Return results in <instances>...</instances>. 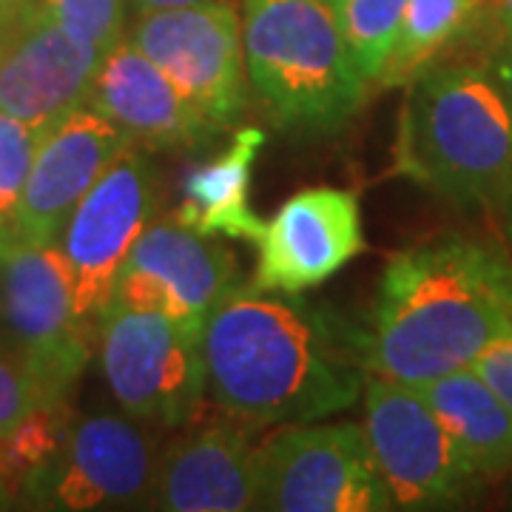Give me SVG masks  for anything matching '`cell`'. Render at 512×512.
I'll return each instance as SVG.
<instances>
[{"label":"cell","mask_w":512,"mask_h":512,"mask_svg":"<svg viewBox=\"0 0 512 512\" xmlns=\"http://www.w3.org/2000/svg\"><path fill=\"white\" fill-rule=\"evenodd\" d=\"M202 356L211 404L256 430L328 419L365 387L359 342L296 293L245 282L208 313Z\"/></svg>","instance_id":"1"},{"label":"cell","mask_w":512,"mask_h":512,"mask_svg":"<svg viewBox=\"0 0 512 512\" xmlns=\"http://www.w3.org/2000/svg\"><path fill=\"white\" fill-rule=\"evenodd\" d=\"M507 333L510 254L487 239L444 234L390 256L359 356L367 373L419 387L473 367Z\"/></svg>","instance_id":"2"},{"label":"cell","mask_w":512,"mask_h":512,"mask_svg":"<svg viewBox=\"0 0 512 512\" xmlns=\"http://www.w3.org/2000/svg\"><path fill=\"white\" fill-rule=\"evenodd\" d=\"M396 174L461 208L512 188V106L487 66L430 63L404 86Z\"/></svg>","instance_id":"3"},{"label":"cell","mask_w":512,"mask_h":512,"mask_svg":"<svg viewBox=\"0 0 512 512\" xmlns=\"http://www.w3.org/2000/svg\"><path fill=\"white\" fill-rule=\"evenodd\" d=\"M245 74L282 131L319 140L348 126L370 92L322 0H242Z\"/></svg>","instance_id":"4"},{"label":"cell","mask_w":512,"mask_h":512,"mask_svg":"<svg viewBox=\"0 0 512 512\" xmlns=\"http://www.w3.org/2000/svg\"><path fill=\"white\" fill-rule=\"evenodd\" d=\"M200 319L114 308L97 322L100 367L111 396L131 419L157 430H183L200 416L205 390Z\"/></svg>","instance_id":"5"},{"label":"cell","mask_w":512,"mask_h":512,"mask_svg":"<svg viewBox=\"0 0 512 512\" xmlns=\"http://www.w3.org/2000/svg\"><path fill=\"white\" fill-rule=\"evenodd\" d=\"M254 510L387 512L393 501L362 424L308 421L285 424L259 444Z\"/></svg>","instance_id":"6"},{"label":"cell","mask_w":512,"mask_h":512,"mask_svg":"<svg viewBox=\"0 0 512 512\" xmlns=\"http://www.w3.org/2000/svg\"><path fill=\"white\" fill-rule=\"evenodd\" d=\"M365 433L393 510H450L478 490L476 470L461 456L421 387L365 373Z\"/></svg>","instance_id":"7"},{"label":"cell","mask_w":512,"mask_h":512,"mask_svg":"<svg viewBox=\"0 0 512 512\" xmlns=\"http://www.w3.org/2000/svg\"><path fill=\"white\" fill-rule=\"evenodd\" d=\"M0 319L46 396L69 402L92 359L97 325L77 313L57 245L15 242L0 254Z\"/></svg>","instance_id":"8"},{"label":"cell","mask_w":512,"mask_h":512,"mask_svg":"<svg viewBox=\"0 0 512 512\" xmlns=\"http://www.w3.org/2000/svg\"><path fill=\"white\" fill-rule=\"evenodd\" d=\"M157 461L160 447L148 424L117 413L83 416L23 484L20 501L43 510H143Z\"/></svg>","instance_id":"9"},{"label":"cell","mask_w":512,"mask_h":512,"mask_svg":"<svg viewBox=\"0 0 512 512\" xmlns=\"http://www.w3.org/2000/svg\"><path fill=\"white\" fill-rule=\"evenodd\" d=\"M126 37L214 123L231 128L242 120L248 74L237 3L200 0L143 12Z\"/></svg>","instance_id":"10"},{"label":"cell","mask_w":512,"mask_h":512,"mask_svg":"<svg viewBox=\"0 0 512 512\" xmlns=\"http://www.w3.org/2000/svg\"><path fill=\"white\" fill-rule=\"evenodd\" d=\"M157 211V183L146 148L126 146L77 202L57 248L72 276L77 313L97 325L120 268Z\"/></svg>","instance_id":"11"},{"label":"cell","mask_w":512,"mask_h":512,"mask_svg":"<svg viewBox=\"0 0 512 512\" xmlns=\"http://www.w3.org/2000/svg\"><path fill=\"white\" fill-rule=\"evenodd\" d=\"M239 285L237 259L217 239L202 237L177 220L151 222L126 256L109 305L205 322Z\"/></svg>","instance_id":"12"},{"label":"cell","mask_w":512,"mask_h":512,"mask_svg":"<svg viewBox=\"0 0 512 512\" xmlns=\"http://www.w3.org/2000/svg\"><path fill=\"white\" fill-rule=\"evenodd\" d=\"M256 242L259 291L302 293L339 274L365 251L359 197L345 188H305L279 205Z\"/></svg>","instance_id":"13"},{"label":"cell","mask_w":512,"mask_h":512,"mask_svg":"<svg viewBox=\"0 0 512 512\" xmlns=\"http://www.w3.org/2000/svg\"><path fill=\"white\" fill-rule=\"evenodd\" d=\"M256 427L228 413L188 421L177 439L160 450L148 510L245 512L259 490Z\"/></svg>","instance_id":"14"},{"label":"cell","mask_w":512,"mask_h":512,"mask_svg":"<svg viewBox=\"0 0 512 512\" xmlns=\"http://www.w3.org/2000/svg\"><path fill=\"white\" fill-rule=\"evenodd\" d=\"M126 146V134L92 106H80L46 128L12 217L15 242L57 245L77 202Z\"/></svg>","instance_id":"15"},{"label":"cell","mask_w":512,"mask_h":512,"mask_svg":"<svg viewBox=\"0 0 512 512\" xmlns=\"http://www.w3.org/2000/svg\"><path fill=\"white\" fill-rule=\"evenodd\" d=\"M86 106L120 128L131 146L146 151L202 148L225 131L128 37L103 55Z\"/></svg>","instance_id":"16"},{"label":"cell","mask_w":512,"mask_h":512,"mask_svg":"<svg viewBox=\"0 0 512 512\" xmlns=\"http://www.w3.org/2000/svg\"><path fill=\"white\" fill-rule=\"evenodd\" d=\"M103 52L60 26L43 6L0 52V111L52 128L89 103Z\"/></svg>","instance_id":"17"},{"label":"cell","mask_w":512,"mask_h":512,"mask_svg":"<svg viewBox=\"0 0 512 512\" xmlns=\"http://www.w3.org/2000/svg\"><path fill=\"white\" fill-rule=\"evenodd\" d=\"M265 146V131L245 126L234 131L228 148L200 163L183 183V200L174 220L202 237L254 242L265 220L251 208V171Z\"/></svg>","instance_id":"18"},{"label":"cell","mask_w":512,"mask_h":512,"mask_svg":"<svg viewBox=\"0 0 512 512\" xmlns=\"http://www.w3.org/2000/svg\"><path fill=\"white\" fill-rule=\"evenodd\" d=\"M461 456L481 478L512 467V413L473 367L419 384Z\"/></svg>","instance_id":"19"},{"label":"cell","mask_w":512,"mask_h":512,"mask_svg":"<svg viewBox=\"0 0 512 512\" xmlns=\"http://www.w3.org/2000/svg\"><path fill=\"white\" fill-rule=\"evenodd\" d=\"M478 0H407L399 40L379 86H407L461 35Z\"/></svg>","instance_id":"20"},{"label":"cell","mask_w":512,"mask_h":512,"mask_svg":"<svg viewBox=\"0 0 512 512\" xmlns=\"http://www.w3.org/2000/svg\"><path fill=\"white\" fill-rule=\"evenodd\" d=\"M367 83H379L399 40L407 0H322Z\"/></svg>","instance_id":"21"},{"label":"cell","mask_w":512,"mask_h":512,"mask_svg":"<svg viewBox=\"0 0 512 512\" xmlns=\"http://www.w3.org/2000/svg\"><path fill=\"white\" fill-rule=\"evenodd\" d=\"M43 131L0 111V254L15 245L12 217L35 160Z\"/></svg>","instance_id":"22"},{"label":"cell","mask_w":512,"mask_h":512,"mask_svg":"<svg viewBox=\"0 0 512 512\" xmlns=\"http://www.w3.org/2000/svg\"><path fill=\"white\" fill-rule=\"evenodd\" d=\"M52 18L77 37L94 43L103 55L111 52L126 32L128 0H40Z\"/></svg>","instance_id":"23"},{"label":"cell","mask_w":512,"mask_h":512,"mask_svg":"<svg viewBox=\"0 0 512 512\" xmlns=\"http://www.w3.org/2000/svg\"><path fill=\"white\" fill-rule=\"evenodd\" d=\"M55 404L15 348L0 345V439L29 419L35 410Z\"/></svg>","instance_id":"24"},{"label":"cell","mask_w":512,"mask_h":512,"mask_svg":"<svg viewBox=\"0 0 512 512\" xmlns=\"http://www.w3.org/2000/svg\"><path fill=\"white\" fill-rule=\"evenodd\" d=\"M473 370L493 387V393L510 407L512 413V333L495 339L473 362Z\"/></svg>","instance_id":"25"},{"label":"cell","mask_w":512,"mask_h":512,"mask_svg":"<svg viewBox=\"0 0 512 512\" xmlns=\"http://www.w3.org/2000/svg\"><path fill=\"white\" fill-rule=\"evenodd\" d=\"M40 9V0H0V52Z\"/></svg>","instance_id":"26"},{"label":"cell","mask_w":512,"mask_h":512,"mask_svg":"<svg viewBox=\"0 0 512 512\" xmlns=\"http://www.w3.org/2000/svg\"><path fill=\"white\" fill-rule=\"evenodd\" d=\"M484 66H487V72L493 74L498 89L504 92V97L510 100L512 106V43L495 46V52L490 55V60H487Z\"/></svg>","instance_id":"27"},{"label":"cell","mask_w":512,"mask_h":512,"mask_svg":"<svg viewBox=\"0 0 512 512\" xmlns=\"http://www.w3.org/2000/svg\"><path fill=\"white\" fill-rule=\"evenodd\" d=\"M493 26L501 43H512V0H495L493 3Z\"/></svg>","instance_id":"28"},{"label":"cell","mask_w":512,"mask_h":512,"mask_svg":"<svg viewBox=\"0 0 512 512\" xmlns=\"http://www.w3.org/2000/svg\"><path fill=\"white\" fill-rule=\"evenodd\" d=\"M188 3H200V0H128V6L143 15V12H154V9H168V6H188Z\"/></svg>","instance_id":"29"},{"label":"cell","mask_w":512,"mask_h":512,"mask_svg":"<svg viewBox=\"0 0 512 512\" xmlns=\"http://www.w3.org/2000/svg\"><path fill=\"white\" fill-rule=\"evenodd\" d=\"M498 211H501V234H504V242H507V254H510V259H512V188H510V194L501 200Z\"/></svg>","instance_id":"30"}]
</instances>
